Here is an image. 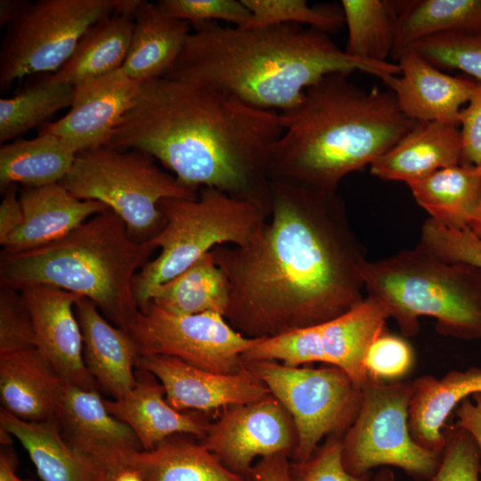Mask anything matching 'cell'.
Instances as JSON below:
<instances>
[{
  "mask_svg": "<svg viewBox=\"0 0 481 481\" xmlns=\"http://www.w3.org/2000/svg\"><path fill=\"white\" fill-rule=\"evenodd\" d=\"M269 189L257 234L211 250L229 287L224 318L250 338L328 322L364 299L366 254L337 189L287 178Z\"/></svg>",
  "mask_w": 481,
  "mask_h": 481,
  "instance_id": "obj_1",
  "label": "cell"
},
{
  "mask_svg": "<svg viewBox=\"0 0 481 481\" xmlns=\"http://www.w3.org/2000/svg\"><path fill=\"white\" fill-rule=\"evenodd\" d=\"M282 131L278 111L163 77L141 84L105 146L142 151L188 188H216L270 210L268 166Z\"/></svg>",
  "mask_w": 481,
  "mask_h": 481,
  "instance_id": "obj_2",
  "label": "cell"
},
{
  "mask_svg": "<svg viewBox=\"0 0 481 481\" xmlns=\"http://www.w3.org/2000/svg\"><path fill=\"white\" fill-rule=\"evenodd\" d=\"M360 70L384 80L400 74L397 64L374 63L347 55L315 28L281 24L194 28L166 77L226 91L264 110L285 112L306 90L331 73Z\"/></svg>",
  "mask_w": 481,
  "mask_h": 481,
  "instance_id": "obj_3",
  "label": "cell"
},
{
  "mask_svg": "<svg viewBox=\"0 0 481 481\" xmlns=\"http://www.w3.org/2000/svg\"><path fill=\"white\" fill-rule=\"evenodd\" d=\"M346 73H331L308 87L291 110L280 112L283 131L268 166L269 178L337 188L348 174L371 165L419 123L400 110L392 91H366Z\"/></svg>",
  "mask_w": 481,
  "mask_h": 481,
  "instance_id": "obj_4",
  "label": "cell"
},
{
  "mask_svg": "<svg viewBox=\"0 0 481 481\" xmlns=\"http://www.w3.org/2000/svg\"><path fill=\"white\" fill-rule=\"evenodd\" d=\"M155 249L134 240L110 208L64 237L17 253H1L0 284L20 290L50 285L90 299L126 332L139 312L134 293L137 273Z\"/></svg>",
  "mask_w": 481,
  "mask_h": 481,
  "instance_id": "obj_5",
  "label": "cell"
},
{
  "mask_svg": "<svg viewBox=\"0 0 481 481\" xmlns=\"http://www.w3.org/2000/svg\"><path fill=\"white\" fill-rule=\"evenodd\" d=\"M367 296L380 300L405 338L420 331L419 318L436 319L444 336L481 344V270L450 263L420 243L363 268Z\"/></svg>",
  "mask_w": 481,
  "mask_h": 481,
  "instance_id": "obj_6",
  "label": "cell"
},
{
  "mask_svg": "<svg viewBox=\"0 0 481 481\" xmlns=\"http://www.w3.org/2000/svg\"><path fill=\"white\" fill-rule=\"evenodd\" d=\"M163 226L146 240L159 254L135 275L134 293L139 310L151 291L175 278L219 245L248 244L266 222L269 210L259 204L205 187L198 197L164 199L159 204Z\"/></svg>",
  "mask_w": 481,
  "mask_h": 481,
  "instance_id": "obj_7",
  "label": "cell"
},
{
  "mask_svg": "<svg viewBox=\"0 0 481 481\" xmlns=\"http://www.w3.org/2000/svg\"><path fill=\"white\" fill-rule=\"evenodd\" d=\"M61 183L79 200L106 205L124 221L129 235L144 241L163 226L162 200H193L199 194L161 169L150 154L107 146L77 153Z\"/></svg>",
  "mask_w": 481,
  "mask_h": 481,
  "instance_id": "obj_8",
  "label": "cell"
},
{
  "mask_svg": "<svg viewBox=\"0 0 481 481\" xmlns=\"http://www.w3.org/2000/svg\"><path fill=\"white\" fill-rule=\"evenodd\" d=\"M413 380L385 382L368 378L357 415L342 437V461L353 476L376 467H395L416 480H430L442 452L427 450L412 437L409 410Z\"/></svg>",
  "mask_w": 481,
  "mask_h": 481,
  "instance_id": "obj_9",
  "label": "cell"
},
{
  "mask_svg": "<svg viewBox=\"0 0 481 481\" xmlns=\"http://www.w3.org/2000/svg\"><path fill=\"white\" fill-rule=\"evenodd\" d=\"M242 363L291 416L297 433L295 461H307L324 436L346 433L357 415L362 388L336 366L289 367L274 361L242 360Z\"/></svg>",
  "mask_w": 481,
  "mask_h": 481,
  "instance_id": "obj_10",
  "label": "cell"
},
{
  "mask_svg": "<svg viewBox=\"0 0 481 481\" xmlns=\"http://www.w3.org/2000/svg\"><path fill=\"white\" fill-rule=\"evenodd\" d=\"M113 14L112 0H40L29 4L3 37L0 89L27 75L55 73L94 23Z\"/></svg>",
  "mask_w": 481,
  "mask_h": 481,
  "instance_id": "obj_11",
  "label": "cell"
},
{
  "mask_svg": "<svg viewBox=\"0 0 481 481\" xmlns=\"http://www.w3.org/2000/svg\"><path fill=\"white\" fill-rule=\"evenodd\" d=\"M127 333L139 355L173 356L219 374L242 371L241 355L259 339L243 336L221 314H175L151 302L139 310Z\"/></svg>",
  "mask_w": 481,
  "mask_h": 481,
  "instance_id": "obj_12",
  "label": "cell"
},
{
  "mask_svg": "<svg viewBox=\"0 0 481 481\" xmlns=\"http://www.w3.org/2000/svg\"><path fill=\"white\" fill-rule=\"evenodd\" d=\"M200 443L230 470L249 477L255 459L292 455L297 433L291 416L271 394L257 402L224 408Z\"/></svg>",
  "mask_w": 481,
  "mask_h": 481,
  "instance_id": "obj_13",
  "label": "cell"
},
{
  "mask_svg": "<svg viewBox=\"0 0 481 481\" xmlns=\"http://www.w3.org/2000/svg\"><path fill=\"white\" fill-rule=\"evenodd\" d=\"M136 368L156 377L165 389L167 403L180 412H210L257 402L271 395L268 387L244 366L237 373L219 374L173 356L143 355H139Z\"/></svg>",
  "mask_w": 481,
  "mask_h": 481,
  "instance_id": "obj_14",
  "label": "cell"
},
{
  "mask_svg": "<svg viewBox=\"0 0 481 481\" xmlns=\"http://www.w3.org/2000/svg\"><path fill=\"white\" fill-rule=\"evenodd\" d=\"M141 84L120 68L74 86L69 112L40 133L58 136L77 153L105 146L134 102Z\"/></svg>",
  "mask_w": 481,
  "mask_h": 481,
  "instance_id": "obj_15",
  "label": "cell"
},
{
  "mask_svg": "<svg viewBox=\"0 0 481 481\" xmlns=\"http://www.w3.org/2000/svg\"><path fill=\"white\" fill-rule=\"evenodd\" d=\"M31 314L37 347L67 384L98 389L83 355V338L75 314L77 294L50 285L20 289Z\"/></svg>",
  "mask_w": 481,
  "mask_h": 481,
  "instance_id": "obj_16",
  "label": "cell"
},
{
  "mask_svg": "<svg viewBox=\"0 0 481 481\" xmlns=\"http://www.w3.org/2000/svg\"><path fill=\"white\" fill-rule=\"evenodd\" d=\"M54 419L68 443L107 474L118 468L124 454L143 450L134 431L107 410L98 389L66 383Z\"/></svg>",
  "mask_w": 481,
  "mask_h": 481,
  "instance_id": "obj_17",
  "label": "cell"
},
{
  "mask_svg": "<svg viewBox=\"0 0 481 481\" xmlns=\"http://www.w3.org/2000/svg\"><path fill=\"white\" fill-rule=\"evenodd\" d=\"M397 61L398 77L383 81L395 94L402 112L417 122L459 126L461 107L470 100L477 81L442 72L412 48L404 51Z\"/></svg>",
  "mask_w": 481,
  "mask_h": 481,
  "instance_id": "obj_18",
  "label": "cell"
},
{
  "mask_svg": "<svg viewBox=\"0 0 481 481\" xmlns=\"http://www.w3.org/2000/svg\"><path fill=\"white\" fill-rule=\"evenodd\" d=\"M24 220L2 244L4 253L33 249L55 241L109 208L75 197L61 183L24 187L20 193Z\"/></svg>",
  "mask_w": 481,
  "mask_h": 481,
  "instance_id": "obj_19",
  "label": "cell"
},
{
  "mask_svg": "<svg viewBox=\"0 0 481 481\" xmlns=\"http://www.w3.org/2000/svg\"><path fill=\"white\" fill-rule=\"evenodd\" d=\"M74 310L88 371L113 399L122 398L137 380L134 371L139 357L135 342L127 332L111 325L90 299L81 297Z\"/></svg>",
  "mask_w": 481,
  "mask_h": 481,
  "instance_id": "obj_20",
  "label": "cell"
},
{
  "mask_svg": "<svg viewBox=\"0 0 481 481\" xmlns=\"http://www.w3.org/2000/svg\"><path fill=\"white\" fill-rule=\"evenodd\" d=\"M65 384L37 347L0 354L1 407L19 419L54 418Z\"/></svg>",
  "mask_w": 481,
  "mask_h": 481,
  "instance_id": "obj_21",
  "label": "cell"
},
{
  "mask_svg": "<svg viewBox=\"0 0 481 481\" xmlns=\"http://www.w3.org/2000/svg\"><path fill=\"white\" fill-rule=\"evenodd\" d=\"M136 384L120 399H104L107 410L135 434L143 450H151L164 439L180 434L200 439L208 423L200 418L173 408L167 401L160 382L148 371L139 370Z\"/></svg>",
  "mask_w": 481,
  "mask_h": 481,
  "instance_id": "obj_22",
  "label": "cell"
},
{
  "mask_svg": "<svg viewBox=\"0 0 481 481\" xmlns=\"http://www.w3.org/2000/svg\"><path fill=\"white\" fill-rule=\"evenodd\" d=\"M459 126L419 122L390 150L370 165L374 176L407 183L439 169L459 165L461 159Z\"/></svg>",
  "mask_w": 481,
  "mask_h": 481,
  "instance_id": "obj_23",
  "label": "cell"
},
{
  "mask_svg": "<svg viewBox=\"0 0 481 481\" xmlns=\"http://www.w3.org/2000/svg\"><path fill=\"white\" fill-rule=\"evenodd\" d=\"M0 427L20 442L43 481H108L93 458L68 443L54 418L27 421L1 407Z\"/></svg>",
  "mask_w": 481,
  "mask_h": 481,
  "instance_id": "obj_24",
  "label": "cell"
},
{
  "mask_svg": "<svg viewBox=\"0 0 481 481\" xmlns=\"http://www.w3.org/2000/svg\"><path fill=\"white\" fill-rule=\"evenodd\" d=\"M413 385L409 410L411 436L421 447L442 452L448 417L462 400L481 393V369L451 371L441 379L424 375L413 379Z\"/></svg>",
  "mask_w": 481,
  "mask_h": 481,
  "instance_id": "obj_25",
  "label": "cell"
},
{
  "mask_svg": "<svg viewBox=\"0 0 481 481\" xmlns=\"http://www.w3.org/2000/svg\"><path fill=\"white\" fill-rule=\"evenodd\" d=\"M190 33L189 23L167 15L158 3L144 1L135 15L121 69L140 84L165 77L178 60Z\"/></svg>",
  "mask_w": 481,
  "mask_h": 481,
  "instance_id": "obj_26",
  "label": "cell"
},
{
  "mask_svg": "<svg viewBox=\"0 0 481 481\" xmlns=\"http://www.w3.org/2000/svg\"><path fill=\"white\" fill-rule=\"evenodd\" d=\"M120 467L135 469L143 481H252L230 470L200 442L175 435L151 450L124 454Z\"/></svg>",
  "mask_w": 481,
  "mask_h": 481,
  "instance_id": "obj_27",
  "label": "cell"
},
{
  "mask_svg": "<svg viewBox=\"0 0 481 481\" xmlns=\"http://www.w3.org/2000/svg\"><path fill=\"white\" fill-rule=\"evenodd\" d=\"M387 307L367 296L343 314L320 324L326 363L343 370L360 388L368 379L365 357L372 342L385 330Z\"/></svg>",
  "mask_w": 481,
  "mask_h": 481,
  "instance_id": "obj_28",
  "label": "cell"
},
{
  "mask_svg": "<svg viewBox=\"0 0 481 481\" xmlns=\"http://www.w3.org/2000/svg\"><path fill=\"white\" fill-rule=\"evenodd\" d=\"M430 218L452 229H471L481 207V166L455 165L407 183Z\"/></svg>",
  "mask_w": 481,
  "mask_h": 481,
  "instance_id": "obj_29",
  "label": "cell"
},
{
  "mask_svg": "<svg viewBox=\"0 0 481 481\" xmlns=\"http://www.w3.org/2000/svg\"><path fill=\"white\" fill-rule=\"evenodd\" d=\"M135 19L111 14L90 26L72 55L55 73L46 77L76 86L120 69L126 58Z\"/></svg>",
  "mask_w": 481,
  "mask_h": 481,
  "instance_id": "obj_30",
  "label": "cell"
},
{
  "mask_svg": "<svg viewBox=\"0 0 481 481\" xmlns=\"http://www.w3.org/2000/svg\"><path fill=\"white\" fill-rule=\"evenodd\" d=\"M77 154L49 133L4 143L0 147V188L4 192L17 183L30 188L61 183L70 171Z\"/></svg>",
  "mask_w": 481,
  "mask_h": 481,
  "instance_id": "obj_31",
  "label": "cell"
},
{
  "mask_svg": "<svg viewBox=\"0 0 481 481\" xmlns=\"http://www.w3.org/2000/svg\"><path fill=\"white\" fill-rule=\"evenodd\" d=\"M150 302L175 314L212 313L224 317L229 287L210 251L175 278L157 286Z\"/></svg>",
  "mask_w": 481,
  "mask_h": 481,
  "instance_id": "obj_32",
  "label": "cell"
},
{
  "mask_svg": "<svg viewBox=\"0 0 481 481\" xmlns=\"http://www.w3.org/2000/svg\"><path fill=\"white\" fill-rule=\"evenodd\" d=\"M481 31V0L400 1L393 58L415 43L447 32Z\"/></svg>",
  "mask_w": 481,
  "mask_h": 481,
  "instance_id": "obj_33",
  "label": "cell"
},
{
  "mask_svg": "<svg viewBox=\"0 0 481 481\" xmlns=\"http://www.w3.org/2000/svg\"><path fill=\"white\" fill-rule=\"evenodd\" d=\"M400 1L342 0L347 27L345 53L354 58L387 62L392 55Z\"/></svg>",
  "mask_w": 481,
  "mask_h": 481,
  "instance_id": "obj_34",
  "label": "cell"
},
{
  "mask_svg": "<svg viewBox=\"0 0 481 481\" xmlns=\"http://www.w3.org/2000/svg\"><path fill=\"white\" fill-rule=\"evenodd\" d=\"M74 86L46 77L9 98L0 100V143L45 124L59 110L70 107Z\"/></svg>",
  "mask_w": 481,
  "mask_h": 481,
  "instance_id": "obj_35",
  "label": "cell"
},
{
  "mask_svg": "<svg viewBox=\"0 0 481 481\" xmlns=\"http://www.w3.org/2000/svg\"><path fill=\"white\" fill-rule=\"evenodd\" d=\"M251 13L247 28L298 24L327 34L345 24L343 11L334 4L310 5L305 0H242Z\"/></svg>",
  "mask_w": 481,
  "mask_h": 481,
  "instance_id": "obj_36",
  "label": "cell"
},
{
  "mask_svg": "<svg viewBox=\"0 0 481 481\" xmlns=\"http://www.w3.org/2000/svg\"><path fill=\"white\" fill-rule=\"evenodd\" d=\"M320 324L259 338L241 358L243 361L281 362L289 367L310 363H326Z\"/></svg>",
  "mask_w": 481,
  "mask_h": 481,
  "instance_id": "obj_37",
  "label": "cell"
},
{
  "mask_svg": "<svg viewBox=\"0 0 481 481\" xmlns=\"http://www.w3.org/2000/svg\"><path fill=\"white\" fill-rule=\"evenodd\" d=\"M410 48L437 69H459L481 82V31L443 33Z\"/></svg>",
  "mask_w": 481,
  "mask_h": 481,
  "instance_id": "obj_38",
  "label": "cell"
},
{
  "mask_svg": "<svg viewBox=\"0 0 481 481\" xmlns=\"http://www.w3.org/2000/svg\"><path fill=\"white\" fill-rule=\"evenodd\" d=\"M420 244L450 263H463L481 270V238L470 229H452L427 218Z\"/></svg>",
  "mask_w": 481,
  "mask_h": 481,
  "instance_id": "obj_39",
  "label": "cell"
},
{
  "mask_svg": "<svg viewBox=\"0 0 481 481\" xmlns=\"http://www.w3.org/2000/svg\"><path fill=\"white\" fill-rule=\"evenodd\" d=\"M158 4L167 15L194 28L218 20L244 27L251 18L242 0H161Z\"/></svg>",
  "mask_w": 481,
  "mask_h": 481,
  "instance_id": "obj_40",
  "label": "cell"
},
{
  "mask_svg": "<svg viewBox=\"0 0 481 481\" xmlns=\"http://www.w3.org/2000/svg\"><path fill=\"white\" fill-rule=\"evenodd\" d=\"M444 431L446 443L429 481H480L481 459L470 435L457 425Z\"/></svg>",
  "mask_w": 481,
  "mask_h": 481,
  "instance_id": "obj_41",
  "label": "cell"
},
{
  "mask_svg": "<svg viewBox=\"0 0 481 481\" xmlns=\"http://www.w3.org/2000/svg\"><path fill=\"white\" fill-rule=\"evenodd\" d=\"M37 347L33 320L20 290L0 289V354Z\"/></svg>",
  "mask_w": 481,
  "mask_h": 481,
  "instance_id": "obj_42",
  "label": "cell"
},
{
  "mask_svg": "<svg viewBox=\"0 0 481 481\" xmlns=\"http://www.w3.org/2000/svg\"><path fill=\"white\" fill-rule=\"evenodd\" d=\"M364 364L368 377L398 381L412 370L413 352L406 340L384 330L371 345Z\"/></svg>",
  "mask_w": 481,
  "mask_h": 481,
  "instance_id": "obj_43",
  "label": "cell"
},
{
  "mask_svg": "<svg viewBox=\"0 0 481 481\" xmlns=\"http://www.w3.org/2000/svg\"><path fill=\"white\" fill-rule=\"evenodd\" d=\"M342 438L330 436L306 461L289 462L291 481H368L351 475L342 461Z\"/></svg>",
  "mask_w": 481,
  "mask_h": 481,
  "instance_id": "obj_44",
  "label": "cell"
},
{
  "mask_svg": "<svg viewBox=\"0 0 481 481\" xmlns=\"http://www.w3.org/2000/svg\"><path fill=\"white\" fill-rule=\"evenodd\" d=\"M459 125L461 135V165L481 166V82L477 83L474 93L461 110Z\"/></svg>",
  "mask_w": 481,
  "mask_h": 481,
  "instance_id": "obj_45",
  "label": "cell"
},
{
  "mask_svg": "<svg viewBox=\"0 0 481 481\" xmlns=\"http://www.w3.org/2000/svg\"><path fill=\"white\" fill-rule=\"evenodd\" d=\"M17 184L4 191L0 204V244L15 232L23 223V210L17 192Z\"/></svg>",
  "mask_w": 481,
  "mask_h": 481,
  "instance_id": "obj_46",
  "label": "cell"
},
{
  "mask_svg": "<svg viewBox=\"0 0 481 481\" xmlns=\"http://www.w3.org/2000/svg\"><path fill=\"white\" fill-rule=\"evenodd\" d=\"M456 424L470 435L481 459V393L462 400L455 408Z\"/></svg>",
  "mask_w": 481,
  "mask_h": 481,
  "instance_id": "obj_47",
  "label": "cell"
},
{
  "mask_svg": "<svg viewBox=\"0 0 481 481\" xmlns=\"http://www.w3.org/2000/svg\"><path fill=\"white\" fill-rule=\"evenodd\" d=\"M252 481H291L288 456L275 454L260 459L253 466Z\"/></svg>",
  "mask_w": 481,
  "mask_h": 481,
  "instance_id": "obj_48",
  "label": "cell"
},
{
  "mask_svg": "<svg viewBox=\"0 0 481 481\" xmlns=\"http://www.w3.org/2000/svg\"><path fill=\"white\" fill-rule=\"evenodd\" d=\"M30 3L20 0H1L0 25L4 26L15 20Z\"/></svg>",
  "mask_w": 481,
  "mask_h": 481,
  "instance_id": "obj_49",
  "label": "cell"
},
{
  "mask_svg": "<svg viewBox=\"0 0 481 481\" xmlns=\"http://www.w3.org/2000/svg\"><path fill=\"white\" fill-rule=\"evenodd\" d=\"M16 460L11 451L1 449L0 481H33L20 478L15 472Z\"/></svg>",
  "mask_w": 481,
  "mask_h": 481,
  "instance_id": "obj_50",
  "label": "cell"
},
{
  "mask_svg": "<svg viewBox=\"0 0 481 481\" xmlns=\"http://www.w3.org/2000/svg\"><path fill=\"white\" fill-rule=\"evenodd\" d=\"M143 3V0H112L113 13L135 19Z\"/></svg>",
  "mask_w": 481,
  "mask_h": 481,
  "instance_id": "obj_51",
  "label": "cell"
},
{
  "mask_svg": "<svg viewBox=\"0 0 481 481\" xmlns=\"http://www.w3.org/2000/svg\"><path fill=\"white\" fill-rule=\"evenodd\" d=\"M108 481H143L135 469L120 467L108 474Z\"/></svg>",
  "mask_w": 481,
  "mask_h": 481,
  "instance_id": "obj_52",
  "label": "cell"
},
{
  "mask_svg": "<svg viewBox=\"0 0 481 481\" xmlns=\"http://www.w3.org/2000/svg\"><path fill=\"white\" fill-rule=\"evenodd\" d=\"M394 472L387 467H384L379 470L375 475L368 479V481H395Z\"/></svg>",
  "mask_w": 481,
  "mask_h": 481,
  "instance_id": "obj_53",
  "label": "cell"
},
{
  "mask_svg": "<svg viewBox=\"0 0 481 481\" xmlns=\"http://www.w3.org/2000/svg\"><path fill=\"white\" fill-rule=\"evenodd\" d=\"M476 235L481 238V207L479 209V213L477 216V218L473 224V226L470 229Z\"/></svg>",
  "mask_w": 481,
  "mask_h": 481,
  "instance_id": "obj_54",
  "label": "cell"
}]
</instances>
